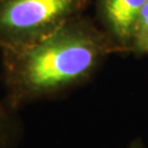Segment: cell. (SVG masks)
Instances as JSON below:
<instances>
[{
    "instance_id": "obj_5",
    "label": "cell",
    "mask_w": 148,
    "mask_h": 148,
    "mask_svg": "<svg viewBox=\"0 0 148 148\" xmlns=\"http://www.w3.org/2000/svg\"><path fill=\"white\" fill-rule=\"evenodd\" d=\"M132 53L148 55V30L135 38L132 46Z\"/></svg>"
},
{
    "instance_id": "obj_3",
    "label": "cell",
    "mask_w": 148,
    "mask_h": 148,
    "mask_svg": "<svg viewBox=\"0 0 148 148\" xmlns=\"http://www.w3.org/2000/svg\"><path fill=\"white\" fill-rule=\"evenodd\" d=\"M146 0H92L95 21L123 53H132L138 18Z\"/></svg>"
},
{
    "instance_id": "obj_2",
    "label": "cell",
    "mask_w": 148,
    "mask_h": 148,
    "mask_svg": "<svg viewBox=\"0 0 148 148\" xmlns=\"http://www.w3.org/2000/svg\"><path fill=\"white\" fill-rule=\"evenodd\" d=\"M92 0H0V51L41 41L85 13Z\"/></svg>"
},
{
    "instance_id": "obj_1",
    "label": "cell",
    "mask_w": 148,
    "mask_h": 148,
    "mask_svg": "<svg viewBox=\"0 0 148 148\" xmlns=\"http://www.w3.org/2000/svg\"><path fill=\"white\" fill-rule=\"evenodd\" d=\"M123 53L95 20L85 13L41 41L1 49L5 103L18 110L88 82L113 54Z\"/></svg>"
},
{
    "instance_id": "obj_4",
    "label": "cell",
    "mask_w": 148,
    "mask_h": 148,
    "mask_svg": "<svg viewBox=\"0 0 148 148\" xmlns=\"http://www.w3.org/2000/svg\"><path fill=\"white\" fill-rule=\"evenodd\" d=\"M20 133L19 122L14 116V110L0 102V148L11 147Z\"/></svg>"
},
{
    "instance_id": "obj_6",
    "label": "cell",
    "mask_w": 148,
    "mask_h": 148,
    "mask_svg": "<svg viewBox=\"0 0 148 148\" xmlns=\"http://www.w3.org/2000/svg\"><path fill=\"white\" fill-rule=\"evenodd\" d=\"M147 30H148V0H146L143 5V8H142L139 18H138L137 27H136V33H135L134 41H135V38L138 35H140L142 33H144V32L147 31Z\"/></svg>"
},
{
    "instance_id": "obj_7",
    "label": "cell",
    "mask_w": 148,
    "mask_h": 148,
    "mask_svg": "<svg viewBox=\"0 0 148 148\" xmlns=\"http://www.w3.org/2000/svg\"><path fill=\"white\" fill-rule=\"evenodd\" d=\"M127 148H146V147H145V145H144L143 142L140 139H136V140L132 142L131 145Z\"/></svg>"
}]
</instances>
